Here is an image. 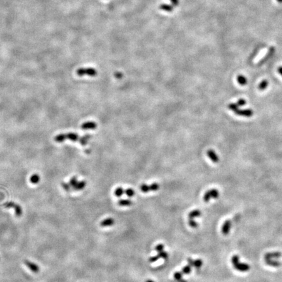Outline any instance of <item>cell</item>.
Here are the masks:
<instances>
[{"mask_svg": "<svg viewBox=\"0 0 282 282\" xmlns=\"http://www.w3.org/2000/svg\"><path fill=\"white\" fill-rule=\"evenodd\" d=\"M76 74L80 76L84 75H88L90 76H95L98 75V72L95 69L92 67L89 68H80L76 71Z\"/></svg>", "mask_w": 282, "mask_h": 282, "instance_id": "obj_1", "label": "cell"}, {"mask_svg": "<svg viewBox=\"0 0 282 282\" xmlns=\"http://www.w3.org/2000/svg\"><path fill=\"white\" fill-rule=\"evenodd\" d=\"M233 266H234V268L236 270H237L238 271L242 272H247L248 270H250V266L248 264L240 263V261H239L238 263L235 264V265H233Z\"/></svg>", "mask_w": 282, "mask_h": 282, "instance_id": "obj_2", "label": "cell"}, {"mask_svg": "<svg viewBox=\"0 0 282 282\" xmlns=\"http://www.w3.org/2000/svg\"><path fill=\"white\" fill-rule=\"evenodd\" d=\"M235 114L241 116H245V117H251L253 114V111L252 109H237L235 112Z\"/></svg>", "mask_w": 282, "mask_h": 282, "instance_id": "obj_3", "label": "cell"}, {"mask_svg": "<svg viewBox=\"0 0 282 282\" xmlns=\"http://www.w3.org/2000/svg\"><path fill=\"white\" fill-rule=\"evenodd\" d=\"M275 52V48L274 47H271L269 50V52H267L266 54L264 56V58L261 59V60L259 61V65H262L264 63H265L266 61L269 60V59L272 58V56L274 55V54Z\"/></svg>", "mask_w": 282, "mask_h": 282, "instance_id": "obj_4", "label": "cell"}, {"mask_svg": "<svg viewBox=\"0 0 282 282\" xmlns=\"http://www.w3.org/2000/svg\"><path fill=\"white\" fill-rule=\"evenodd\" d=\"M24 263L25 265H26V266L28 268V269H29L30 270H31V271H32L33 272H34V273L39 272V267L37 264L33 263H32V262H31V261H28V260H24Z\"/></svg>", "mask_w": 282, "mask_h": 282, "instance_id": "obj_5", "label": "cell"}, {"mask_svg": "<svg viewBox=\"0 0 282 282\" xmlns=\"http://www.w3.org/2000/svg\"><path fill=\"white\" fill-rule=\"evenodd\" d=\"M231 225H232L231 221L229 220V219H228V220H226L225 221L223 226H222V229H221L222 233L225 235H227L229 234L230 232V228H231Z\"/></svg>", "mask_w": 282, "mask_h": 282, "instance_id": "obj_6", "label": "cell"}, {"mask_svg": "<svg viewBox=\"0 0 282 282\" xmlns=\"http://www.w3.org/2000/svg\"><path fill=\"white\" fill-rule=\"evenodd\" d=\"M281 253L280 252H273L266 253L264 255V259H276L281 257Z\"/></svg>", "mask_w": 282, "mask_h": 282, "instance_id": "obj_7", "label": "cell"}, {"mask_svg": "<svg viewBox=\"0 0 282 282\" xmlns=\"http://www.w3.org/2000/svg\"><path fill=\"white\" fill-rule=\"evenodd\" d=\"M207 155L208 158L211 159L213 163H218L219 161V158L218 155L216 154L215 151L213 150H208L207 151Z\"/></svg>", "mask_w": 282, "mask_h": 282, "instance_id": "obj_8", "label": "cell"}, {"mask_svg": "<svg viewBox=\"0 0 282 282\" xmlns=\"http://www.w3.org/2000/svg\"><path fill=\"white\" fill-rule=\"evenodd\" d=\"M97 127V124L94 122H85L81 125V128L83 129H95Z\"/></svg>", "mask_w": 282, "mask_h": 282, "instance_id": "obj_9", "label": "cell"}, {"mask_svg": "<svg viewBox=\"0 0 282 282\" xmlns=\"http://www.w3.org/2000/svg\"><path fill=\"white\" fill-rule=\"evenodd\" d=\"M264 261H265L266 264L270 266L278 268L281 266L280 262L274 260V259H264Z\"/></svg>", "mask_w": 282, "mask_h": 282, "instance_id": "obj_10", "label": "cell"}, {"mask_svg": "<svg viewBox=\"0 0 282 282\" xmlns=\"http://www.w3.org/2000/svg\"><path fill=\"white\" fill-rule=\"evenodd\" d=\"M65 138L66 139H69V140L73 141V142H76L79 140V135L78 134L75 133H69L65 134Z\"/></svg>", "mask_w": 282, "mask_h": 282, "instance_id": "obj_11", "label": "cell"}, {"mask_svg": "<svg viewBox=\"0 0 282 282\" xmlns=\"http://www.w3.org/2000/svg\"><path fill=\"white\" fill-rule=\"evenodd\" d=\"M114 223V220L112 218H109L104 219L101 222V227H110L112 226Z\"/></svg>", "mask_w": 282, "mask_h": 282, "instance_id": "obj_12", "label": "cell"}, {"mask_svg": "<svg viewBox=\"0 0 282 282\" xmlns=\"http://www.w3.org/2000/svg\"><path fill=\"white\" fill-rule=\"evenodd\" d=\"M86 181L82 180L81 182H78V183L76 184V186L73 187V189L76 191H80V190L83 189L84 188L86 187Z\"/></svg>", "mask_w": 282, "mask_h": 282, "instance_id": "obj_13", "label": "cell"}, {"mask_svg": "<svg viewBox=\"0 0 282 282\" xmlns=\"http://www.w3.org/2000/svg\"><path fill=\"white\" fill-rule=\"evenodd\" d=\"M118 204L122 206H128L132 204V201L129 199H121L118 201Z\"/></svg>", "mask_w": 282, "mask_h": 282, "instance_id": "obj_14", "label": "cell"}, {"mask_svg": "<svg viewBox=\"0 0 282 282\" xmlns=\"http://www.w3.org/2000/svg\"><path fill=\"white\" fill-rule=\"evenodd\" d=\"M201 216V212L200 210H193L192 212H191L189 213V219H194L195 218L200 217Z\"/></svg>", "mask_w": 282, "mask_h": 282, "instance_id": "obj_15", "label": "cell"}, {"mask_svg": "<svg viewBox=\"0 0 282 282\" xmlns=\"http://www.w3.org/2000/svg\"><path fill=\"white\" fill-rule=\"evenodd\" d=\"M237 81L241 86H245L247 84V78L243 75H238L237 76Z\"/></svg>", "mask_w": 282, "mask_h": 282, "instance_id": "obj_16", "label": "cell"}, {"mask_svg": "<svg viewBox=\"0 0 282 282\" xmlns=\"http://www.w3.org/2000/svg\"><path fill=\"white\" fill-rule=\"evenodd\" d=\"M91 137L90 135H86L84 136L79 139V142L82 145H86L88 143V141H89V139Z\"/></svg>", "mask_w": 282, "mask_h": 282, "instance_id": "obj_17", "label": "cell"}, {"mask_svg": "<svg viewBox=\"0 0 282 282\" xmlns=\"http://www.w3.org/2000/svg\"><path fill=\"white\" fill-rule=\"evenodd\" d=\"M14 208H15V214L16 216H18V217H20V216H21L22 214V207L20 206V205L18 204H15V206L13 207Z\"/></svg>", "mask_w": 282, "mask_h": 282, "instance_id": "obj_18", "label": "cell"}, {"mask_svg": "<svg viewBox=\"0 0 282 282\" xmlns=\"http://www.w3.org/2000/svg\"><path fill=\"white\" fill-rule=\"evenodd\" d=\"M30 180L33 184H38L39 182L40 181V176L38 175H37V174H35V175H33L31 176Z\"/></svg>", "mask_w": 282, "mask_h": 282, "instance_id": "obj_19", "label": "cell"}, {"mask_svg": "<svg viewBox=\"0 0 282 282\" xmlns=\"http://www.w3.org/2000/svg\"><path fill=\"white\" fill-rule=\"evenodd\" d=\"M66 139L65 138V134H59V135H56L54 138V140L56 142H64V141Z\"/></svg>", "mask_w": 282, "mask_h": 282, "instance_id": "obj_20", "label": "cell"}, {"mask_svg": "<svg viewBox=\"0 0 282 282\" xmlns=\"http://www.w3.org/2000/svg\"><path fill=\"white\" fill-rule=\"evenodd\" d=\"M124 192H124V190L123 189V188H122V187H118L116 188V190L114 191V195L116 196H118V197H120V196L123 195Z\"/></svg>", "mask_w": 282, "mask_h": 282, "instance_id": "obj_21", "label": "cell"}, {"mask_svg": "<svg viewBox=\"0 0 282 282\" xmlns=\"http://www.w3.org/2000/svg\"><path fill=\"white\" fill-rule=\"evenodd\" d=\"M268 85H269V82L266 80H264L259 85V90H264L268 87Z\"/></svg>", "mask_w": 282, "mask_h": 282, "instance_id": "obj_22", "label": "cell"}, {"mask_svg": "<svg viewBox=\"0 0 282 282\" xmlns=\"http://www.w3.org/2000/svg\"><path fill=\"white\" fill-rule=\"evenodd\" d=\"M211 198H212L211 193H210V190H209V191H208V192H206V193L204 194V197H203V200H204V202L208 203V202H209V201L210 200V199H211Z\"/></svg>", "mask_w": 282, "mask_h": 282, "instance_id": "obj_23", "label": "cell"}, {"mask_svg": "<svg viewBox=\"0 0 282 282\" xmlns=\"http://www.w3.org/2000/svg\"><path fill=\"white\" fill-rule=\"evenodd\" d=\"M192 272V268L188 264L187 266H185L183 269H182V272L184 274H189Z\"/></svg>", "mask_w": 282, "mask_h": 282, "instance_id": "obj_24", "label": "cell"}, {"mask_svg": "<svg viewBox=\"0 0 282 282\" xmlns=\"http://www.w3.org/2000/svg\"><path fill=\"white\" fill-rule=\"evenodd\" d=\"M210 193H211V195H212V197L213 199H217L218 198V196L219 195V192H218V189H212L210 190Z\"/></svg>", "mask_w": 282, "mask_h": 282, "instance_id": "obj_25", "label": "cell"}, {"mask_svg": "<svg viewBox=\"0 0 282 282\" xmlns=\"http://www.w3.org/2000/svg\"><path fill=\"white\" fill-rule=\"evenodd\" d=\"M125 193L129 197H132V196L135 195V192H134V190L131 189V188H128V189L125 191Z\"/></svg>", "mask_w": 282, "mask_h": 282, "instance_id": "obj_26", "label": "cell"}, {"mask_svg": "<svg viewBox=\"0 0 282 282\" xmlns=\"http://www.w3.org/2000/svg\"><path fill=\"white\" fill-rule=\"evenodd\" d=\"M202 265H203V261L201 259H196L194 261V267L196 269H200Z\"/></svg>", "mask_w": 282, "mask_h": 282, "instance_id": "obj_27", "label": "cell"}, {"mask_svg": "<svg viewBox=\"0 0 282 282\" xmlns=\"http://www.w3.org/2000/svg\"><path fill=\"white\" fill-rule=\"evenodd\" d=\"M78 183V181H77V178H76V176H73V177H72L71 178V180L69 181V184H70V186L71 187H74L75 186H76V184Z\"/></svg>", "mask_w": 282, "mask_h": 282, "instance_id": "obj_28", "label": "cell"}, {"mask_svg": "<svg viewBox=\"0 0 282 282\" xmlns=\"http://www.w3.org/2000/svg\"><path fill=\"white\" fill-rule=\"evenodd\" d=\"M159 189V185L158 183H153L150 186V189L152 192H155Z\"/></svg>", "mask_w": 282, "mask_h": 282, "instance_id": "obj_29", "label": "cell"}, {"mask_svg": "<svg viewBox=\"0 0 282 282\" xmlns=\"http://www.w3.org/2000/svg\"><path fill=\"white\" fill-rule=\"evenodd\" d=\"M228 108L235 112L236 110L238 109V106L236 103H230L228 105Z\"/></svg>", "mask_w": 282, "mask_h": 282, "instance_id": "obj_30", "label": "cell"}, {"mask_svg": "<svg viewBox=\"0 0 282 282\" xmlns=\"http://www.w3.org/2000/svg\"><path fill=\"white\" fill-rule=\"evenodd\" d=\"M141 189L142 192H144V193H148V192H150V186H148V185L146 184H143L142 185V186H141Z\"/></svg>", "mask_w": 282, "mask_h": 282, "instance_id": "obj_31", "label": "cell"}, {"mask_svg": "<svg viewBox=\"0 0 282 282\" xmlns=\"http://www.w3.org/2000/svg\"><path fill=\"white\" fill-rule=\"evenodd\" d=\"M240 261V258H239V256L237 255H235L233 256V257L231 259V262L233 265H235L236 263H238V262Z\"/></svg>", "mask_w": 282, "mask_h": 282, "instance_id": "obj_32", "label": "cell"}, {"mask_svg": "<svg viewBox=\"0 0 282 282\" xmlns=\"http://www.w3.org/2000/svg\"><path fill=\"white\" fill-rule=\"evenodd\" d=\"M184 274L182 272H176L174 274V278L176 280H179L182 278V275Z\"/></svg>", "mask_w": 282, "mask_h": 282, "instance_id": "obj_33", "label": "cell"}, {"mask_svg": "<svg viewBox=\"0 0 282 282\" xmlns=\"http://www.w3.org/2000/svg\"><path fill=\"white\" fill-rule=\"evenodd\" d=\"M189 225L190 227H192L193 228H196L198 226L197 223H196V222L194 220V219H189Z\"/></svg>", "mask_w": 282, "mask_h": 282, "instance_id": "obj_34", "label": "cell"}, {"mask_svg": "<svg viewBox=\"0 0 282 282\" xmlns=\"http://www.w3.org/2000/svg\"><path fill=\"white\" fill-rule=\"evenodd\" d=\"M155 249L156 252H158L159 253L163 252V249H164V245L162 244H159L158 245H157V246L155 247Z\"/></svg>", "mask_w": 282, "mask_h": 282, "instance_id": "obj_35", "label": "cell"}, {"mask_svg": "<svg viewBox=\"0 0 282 282\" xmlns=\"http://www.w3.org/2000/svg\"><path fill=\"white\" fill-rule=\"evenodd\" d=\"M61 186L63 187V188H64V189L65 191H67V192L70 191L71 187L69 184L66 183V182H61Z\"/></svg>", "mask_w": 282, "mask_h": 282, "instance_id": "obj_36", "label": "cell"}, {"mask_svg": "<svg viewBox=\"0 0 282 282\" xmlns=\"http://www.w3.org/2000/svg\"><path fill=\"white\" fill-rule=\"evenodd\" d=\"M236 104H237L238 107H242L246 104V101L244 99H238V101H237V102H236Z\"/></svg>", "mask_w": 282, "mask_h": 282, "instance_id": "obj_37", "label": "cell"}, {"mask_svg": "<svg viewBox=\"0 0 282 282\" xmlns=\"http://www.w3.org/2000/svg\"><path fill=\"white\" fill-rule=\"evenodd\" d=\"M158 255L159 256V257L160 258L164 259H166L168 257V253L167 252H164V251H163V252H159L158 253Z\"/></svg>", "mask_w": 282, "mask_h": 282, "instance_id": "obj_38", "label": "cell"}, {"mask_svg": "<svg viewBox=\"0 0 282 282\" xmlns=\"http://www.w3.org/2000/svg\"><path fill=\"white\" fill-rule=\"evenodd\" d=\"M159 258H160V257H159V256L158 254L157 255L153 256V257H150V258L149 259V261L150 262V263H154V262L158 261Z\"/></svg>", "mask_w": 282, "mask_h": 282, "instance_id": "obj_39", "label": "cell"}, {"mask_svg": "<svg viewBox=\"0 0 282 282\" xmlns=\"http://www.w3.org/2000/svg\"><path fill=\"white\" fill-rule=\"evenodd\" d=\"M187 263L191 267L194 266V260H193L192 259L188 258L187 259Z\"/></svg>", "mask_w": 282, "mask_h": 282, "instance_id": "obj_40", "label": "cell"}, {"mask_svg": "<svg viewBox=\"0 0 282 282\" xmlns=\"http://www.w3.org/2000/svg\"><path fill=\"white\" fill-rule=\"evenodd\" d=\"M115 76L118 78H120L122 76V74L121 73H116L115 74Z\"/></svg>", "mask_w": 282, "mask_h": 282, "instance_id": "obj_41", "label": "cell"}, {"mask_svg": "<svg viewBox=\"0 0 282 282\" xmlns=\"http://www.w3.org/2000/svg\"><path fill=\"white\" fill-rule=\"evenodd\" d=\"M278 71L279 73H280V75L282 76V66L279 67H278Z\"/></svg>", "mask_w": 282, "mask_h": 282, "instance_id": "obj_42", "label": "cell"}, {"mask_svg": "<svg viewBox=\"0 0 282 282\" xmlns=\"http://www.w3.org/2000/svg\"><path fill=\"white\" fill-rule=\"evenodd\" d=\"M176 282H187L186 280H184V279H180V280H176Z\"/></svg>", "mask_w": 282, "mask_h": 282, "instance_id": "obj_43", "label": "cell"}, {"mask_svg": "<svg viewBox=\"0 0 282 282\" xmlns=\"http://www.w3.org/2000/svg\"><path fill=\"white\" fill-rule=\"evenodd\" d=\"M278 3H280V4H282V0H276Z\"/></svg>", "mask_w": 282, "mask_h": 282, "instance_id": "obj_44", "label": "cell"}, {"mask_svg": "<svg viewBox=\"0 0 282 282\" xmlns=\"http://www.w3.org/2000/svg\"><path fill=\"white\" fill-rule=\"evenodd\" d=\"M146 282H154V281H152V280H147Z\"/></svg>", "mask_w": 282, "mask_h": 282, "instance_id": "obj_45", "label": "cell"}]
</instances>
